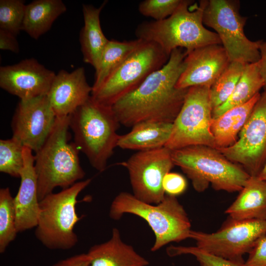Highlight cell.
I'll use <instances>...</instances> for the list:
<instances>
[{
  "mask_svg": "<svg viewBox=\"0 0 266 266\" xmlns=\"http://www.w3.org/2000/svg\"><path fill=\"white\" fill-rule=\"evenodd\" d=\"M186 56L183 48L173 50L162 67L111 106L120 124L132 127L143 121L173 122L188 89L176 87Z\"/></svg>",
  "mask_w": 266,
  "mask_h": 266,
  "instance_id": "obj_1",
  "label": "cell"
},
{
  "mask_svg": "<svg viewBox=\"0 0 266 266\" xmlns=\"http://www.w3.org/2000/svg\"><path fill=\"white\" fill-rule=\"evenodd\" d=\"M207 1L193 4L191 0H181L168 17L139 25L135 31L137 38L157 44L168 56L173 50L179 48H184L187 55L201 47L221 44L218 35L203 26V13Z\"/></svg>",
  "mask_w": 266,
  "mask_h": 266,
  "instance_id": "obj_2",
  "label": "cell"
},
{
  "mask_svg": "<svg viewBox=\"0 0 266 266\" xmlns=\"http://www.w3.org/2000/svg\"><path fill=\"white\" fill-rule=\"evenodd\" d=\"M69 116L57 117L53 128L35 152L34 167L39 201L56 187L67 188L84 178L79 150L70 141Z\"/></svg>",
  "mask_w": 266,
  "mask_h": 266,
  "instance_id": "obj_3",
  "label": "cell"
},
{
  "mask_svg": "<svg viewBox=\"0 0 266 266\" xmlns=\"http://www.w3.org/2000/svg\"><path fill=\"white\" fill-rule=\"evenodd\" d=\"M120 123L111 106L89 100L69 115L73 142L90 165L101 172L117 147Z\"/></svg>",
  "mask_w": 266,
  "mask_h": 266,
  "instance_id": "obj_4",
  "label": "cell"
},
{
  "mask_svg": "<svg viewBox=\"0 0 266 266\" xmlns=\"http://www.w3.org/2000/svg\"><path fill=\"white\" fill-rule=\"evenodd\" d=\"M127 213L144 220L153 232L155 239L151 248L152 252L170 242L189 238L191 223L175 197L166 195L159 203L151 204L138 200L133 194L122 192L112 200L109 215L118 220Z\"/></svg>",
  "mask_w": 266,
  "mask_h": 266,
  "instance_id": "obj_5",
  "label": "cell"
},
{
  "mask_svg": "<svg viewBox=\"0 0 266 266\" xmlns=\"http://www.w3.org/2000/svg\"><path fill=\"white\" fill-rule=\"evenodd\" d=\"M171 157L198 192L210 184L217 190L240 191L251 176L217 149L208 146L193 145L171 150Z\"/></svg>",
  "mask_w": 266,
  "mask_h": 266,
  "instance_id": "obj_6",
  "label": "cell"
},
{
  "mask_svg": "<svg viewBox=\"0 0 266 266\" xmlns=\"http://www.w3.org/2000/svg\"><path fill=\"white\" fill-rule=\"evenodd\" d=\"M91 182V179L78 181L39 201L34 234L43 246L51 250H68L77 243L74 228L81 218L76 211L77 199Z\"/></svg>",
  "mask_w": 266,
  "mask_h": 266,
  "instance_id": "obj_7",
  "label": "cell"
},
{
  "mask_svg": "<svg viewBox=\"0 0 266 266\" xmlns=\"http://www.w3.org/2000/svg\"><path fill=\"white\" fill-rule=\"evenodd\" d=\"M169 58L157 44L143 40L101 86L92 93L91 97L111 106L136 89L152 73L162 67Z\"/></svg>",
  "mask_w": 266,
  "mask_h": 266,
  "instance_id": "obj_8",
  "label": "cell"
},
{
  "mask_svg": "<svg viewBox=\"0 0 266 266\" xmlns=\"http://www.w3.org/2000/svg\"><path fill=\"white\" fill-rule=\"evenodd\" d=\"M239 6L236 0H207L203 23L215 31L231 62L256 63L260 59L262 40L252 41L245 34L247 18L240 15Z\"/></svg>",
  "mask_w": 266,
  "mask_h": 266,
  "instance_id": "obj_9",
  "label": "cell"
},
{
  "mask_svg": "<svg viewBox=\"0 0 266 266\" xmlns=\"http://www.w3.org/2000/svg\"><path fill=\"white\" fill-rule=\"evenodd\" d=\"M210 87L188 88L183 104L172 123L170 137L165 147L174 150L193 145L216 149L211 132L212 107Z\"/></svg>",
  "mask_w": 266,
  "mask_h": 266,
  "instance_id": "obj_10",
  "label": "cell"
},
{
  "mask_svg": "<svg viewBox=\"0 0 266 266\" xmlns=\"http://www.w3.org/2000/svg\"><path fill=\"white\" fill-rule=\"evenodd\" d=\"M266 235V220L230 219L215 233L191 231L189 238L196 246L215 256L244 263L242 256L249 253Z\"/></svg>",
  "mask_w": 266,
  "mask_h": 266,
  "instance_id": "obj_11",
  "label": "cell"
},
{
  "mask_svg": "<svg viewBox=\"0 0 266 266\" xmlns=\"http://www.w3.org/2000/svg\"><path fill=\"white\" fill-rule=\"evenodd\" d=\"M128 170L133 195L144 202L157 204L165 198L163 181L174 166L171 150L166 147L132 155L123 164Z\"/></svg>",
  "mask_w": 266,
  "mask_h": 266,
  "instance_id": "obj_12",
  "label": "cell"
},
{
  "mask_svg": "<svg viewBox=\"0 0 266 266\" xmlns=\"http://www.w3.org/2000/svg\"><path fill=\"white\" fill-rule=\"evenodd\" d=\"M231 161L242 165L250 176H257L266 162V89L232 145L217 149Z\"/></svg>",
  "mask_w": 266,
  "mask_h": 266,
  "instance_id": "obj_13",
  "label": "cell"
},
{
  "mask_svg": "<svg viewBox=\"0 0 266 266\" xmlns=\"http://www.w3.org/2000/svg\"><path fill=\"white\" fill-rule=\"evenodd\" d=\"M56 118L47 95L20 100L11 121L12 137L36 152L51 132Z\"/></svg>",
  "mask_w": 266,
  "mask_h": 266,
  "instance_id": "obj_14",
  "label": "cell"
},
{
  "mask_svg": "<svg viewBox=\"0 0 266 266\" xmlns=\"http://www.w3.org/2000/svg\"><path fill=\"white\" fill-rule=\"evenodd\" d=\"M55 73L32 58L1 66L0 87L20 100L47 95Z\"/></svg>",
  "mask_w": 266,
  "mask_h": 266,
  "instance_id": "obj_15",
  "label": "cell"
},
{
  "mask_svg": "<svg viewBox=\"0 0 266 266\" xmlns=\"http://www.w3.org/2000/svg\"><path fill=\"white\" fill-rule=\"evenodd\" d=\"M184 62V70L176 85L178 89L211 87L231 63L221 44L196 49L186 56Z\"/></svg>",
  "mask_w": 266,
  "mask_h": 266,
  "instance_id": "obj_16",
  "label": "cell"
},
{
  "mask_svg": "<svg viewBox=\"0 0 266 266\" xmlns=\"http://www.w3.org/2000/svg\"><path fill=\"white\" fill-rule=\"evenodd\" d=\"M92 87L84 67L69 72L62 69L56 74L47 97L57 117L67 116L90 98Z\"/></svg>",
  "mask_w": 266,
  "mask_h": 266,
  "instance_id": "obj_17",
  "label": "cell"
},
{
  "mask_svg": "<svg viewBox=\"0 0 266 266\" xmlns=\"http://www.w3.org/2000/svg\"><path fill=\"white\" fill-rule=\"evenodd\" d=\"M28 147H24V166L20 174L18 193L14 198L18 233L35 228L39 210L34 155Z\"/></svg>",
  "mask_w": 266,
  "mask_h": 266,
  "instance_id": "obj_18",
  "label": "cell"
},
{
  "mask_svg": "<svg viewBox=\"0 0 266 266\" xmlns=\"http://www.w3.org/2000/svg\"><path fill=\"white\" fill-rule=\"evenodd\" d=\"M89 266H147L149 263L133 246L125 243L117 228L107 241L91 247Z\"/></svg>",
  "mask_w": 266,
  "mask_h": 266,
  "instance_id": "obj_19",
  "label": "cell"
},
{
  "mask_svg": "<svg viewBox=\"0 0 266 266\" xmlns=\"http://www.w3.org/2000/svg\"><path fill=\"white\" fill-rule=\"evenodd\" d=\"M172 123L148 121L138 123L128 133L120 135L117 147L126 150L148 151L165 147Z\"/></svg>",
  "mask_w": 266,
  "mask_h": 266,
  "instance_id": "obj_20",
  "label": "cell"
},
{
  "mask_svg": "<svg viewBox=\"0 0 266 266\" xmlns=\"http://www.w3.org/2000/svg\"><path fill=\"white\" fill-rule=\"evenodd\" d=\"M106 1L97 8L83 4L84 26L79 36L81 50L85 63L91 65L95 70L99 66L102 53L109 40L102 32L100 16Z\"/></svg>",
  "mask_w": 266,
  "mask_h": 266,
  "instance_id": "obj_21",
  "label": "cell"
},
{
  "mask_svg": "<svg viewBox=\"0 0 266 266\" xmlns=\"http://www.w3.org/2000/svg\"><path fill=\"white\" fill-rule=\"evenodd\" d=\"M225 213L233 220H266V181L251 176Z\"/></svg>",
  "mask_w": 266,
  "mask_h": 266,
  "instance_id": "obj_22",
  "label": "cell"
},
{
  "mask_svg": "<svg viewBox=\"0 0 266 266\" xmlns=\"http://www.w3.org/2000/svg\"><path fill=\"white\" fill-rule=\"evenodd\" d=\"M260 96L258 93L247 103L212 119L210 129L216 149L228 147L236 142L238 133L246 123Z\"/></svg>",
  "mask_w": 266,
  "mask_h": 266,
  "instance_id": "obj_23",
  "label": "cell"
},
{
  "mask_svg": "<svg viewBox=\"0 0 266 266\" xmlns=\"http://www.w3.org/2000/svg\"><path fill=\"white\" fill-rule=\"evenodd\" d=\"M66 10L62 0H35L26 5L22 31L37 39Z\"/></svg>",
  "mask_w": 266,
  "mask_h": 266,
  "instance_id": "obj_24",
  "label": "cell"
},
{
  "mask_svg": "<svg viewBox=\"0 0 266 266\" xmlns=\"http://www.w3.org/2000/svg\"><path fill=\"white\" fill-rule=\"evenodd\" d=\"M265 86L261 74L258 62L245 64L243 71L236 86L228 99L212 110L213 118H216L228 110L250 100Z\"/></svg>",
  "mask_w": 266,
  "mask_h": 266,
  "instance_id": "obj_25",
  "label": "cell"
},
{
  "mask_svg": "<svg viewBox=\"0 0 266 266\" xmlns=\"http://www.w3.org/2000/svg\"><path fill=\"white\" fill-rule=\"evenodd\" d=\"M143 41L139 38L123 41L109 40L102 53L98 68L95 70L92 93L98 89Z\"/></svg>",
  "mask_w": 266,
  "mask_h": 266,
  "instance_id": "obj_26",
  "label": "cell"
},
{
  "mask_svg": "<svg viewBox=\"0 0 266 266\" xmlns=\"http://www.w3.org/2000/svg\"><path fill=\"white\" fill-rule=\"evenodd\" d=\"M245 65L239 62H231L211 86L210 95L213 110L224 103L231 95L241 77Z\"/></svg>",
  "mask_w": 266,
  "mask_h": 266,
  "instance_id": "obj_27",
  "label": "cell"
},
{
  "mask_svg": "<svg viewBox=\"0 0 266 266\" xmlns=\"http://www.w3.org/2000/svg\"><path fill=\"white\" fill-rule=\"evenodd\" d=\"M18 233L14 198L8 187L0 189V253H3Z\"/></svg>",
  "mask_w": 266,
  "mask_h": 266,
  "instance_id": "obj_28",
  "label": "cell"
},
{
  "mask_svg": "<svg viewBox=\"0 0 266 266\" xmlns=\"http://www.w3.org/2000/svg\"><path fill=\"white\" fill-rule=\"evenodd\" d=\"M24 146L12 137L0 140V171L14 177H20L24 166Z\"/></svg>",
  "mask_w": 266,
  "mask_h": 266,
  "instance_id": "obj_29",
  "label": "cell"
},
{
  "mask_svg": "<svg viewBox=\"0 0 266 266\" xmlns=\"http://www.w3.org/2000/svg\"><path fill=\"white\" fill-rule=\"evenodd\" d=\"M26 8L23 0H0V29L16 36L22 31Z\"/></svg>",
  "mask_w": 266,
  "mask_h": 266,
  "instance_id": "obj_30",
  "label": "cell"
},
{
  "mask_svg": "<svg viewBox=\"0 0 266 266\" xmlns=\"http://www.w3.org/2000/svg\"><path fill=\"white\" fill-rule=\"evenodd\" d=\"M169 257L183 255L193 256L200 266H244V263H240L219 257L206 252L196 246L171 245L166 249Z\"/></svg>",
  "mask_w": 266,
  "mask_h": 266,
  "instance_id": "obj_31",
  "label": "cell"
},
{
  "mask_svg": "<svg viewBox=\"0 0 266 266\" xmlns=\"http://www.w3.org/2000/svg\"><path fill=\"white\" fill-rule=\"evenodd\" d=\"M181 0H145L138 6L141 14L161 21L171 15L177 9Z\"/></svg>",
  "mask_w": 266,
  "mask_h": 266,
  "instance_id": "obj_32",
  "label": "cell"
},
{
  "mask_svg": "<svg viewBox=\"0 0 266 266\" xmlns=\"http://www.w3.org/2000/svg\"><path fill=\"white\" fill-rule=\"evenodd\" d=\"M187 187L185 177L176 172L167 173L163 181V188L166 195L176 197L183 194Z\"/></svg>",
  "mask_w": 266,
  "mask_h": 266,
  "instance_id": "obj_33",
  "label": "cell"
},
{
  "mask_svg": "<svg viewBox=\"0 0 266 266\" xmlns=\"http://www.w3.org/2000/svg\"><path fill=\"white\" fill-rule=\"evenodd\" d=\"M244 266H266V235L258 241L249 253Z\"/></svg>",
  "mask_w": 266,
  "mask_h": 266,
  "instance_id": "obj_34",
  "label": "cell"
},
{
  "mask_svg": "<svg viewBox=\"0 0 266 266\" xmlns=\"http://www.w3.org/2000/svg\"><path fill=\"white\" fill-rule=\"evenodd\" d=\"M16 37L10 33L0 29V49L19 53V46Z\"/></svg>",
  "mask_w": 266,
  "mask_h": 266,
  "instance_id": "obj_35",
  "label": "cell"
},
{
  "mask_svg": "<svg viewBox=\"0 0 266 266\" xmlns=\"http://www.w3.org/2000/svg\"><path fill=\"white\" fill-rule=\"evenodd\" d=\"M90 261L87 253H82L61 260L52 266H89Z\"/></svg>",
  "mask_w": 266,
  "mask_h": 266,
  "instance_id": "obj_36",
  "label": "cell"
},
{
  "mask_svg": "<svg viewBox=\"0 0 266 266\" xmlns=\"http://www.w3.org/2000/svg\"><path fill=\"white\" fill-rule=\"evenodd\" d=\"M260 59L258 61L261 74L265 82V90L266 89V39L262 40L260 46Z\"/></svg>",
  "mask_w": 266,
  "mask_h": 266,
  "instance_id": "obj_37",
  "label": "cell"
},
{
  "mask_svg": "<svg viewBox=\"0 0 266 266\" xmlns=\"http://www.w3.org/2000/svg\"><path fill=\"white\" fill-rule=\"evenodd\" d=\"M257 176L260 179L266 181V162Z\"/></svg>",
  "mask_w": 266,
  "mask_h": 266,
  "instance_id": "obj_38",
  "label": "cell"
}]
</instances>
